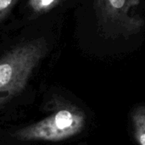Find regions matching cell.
Wrapping results in <instances>:
<instances>
[{
  "mask_svg": "<svg viewBox=\"0 0 145 145\" xmlns=\"http://www.w3.org/2000/svg\"><path fill=\"white\" fill-rule=\"evenodd\" d=\"M47 51V41L36 38L15 46L0 59V106L25 88Z\"/></svg>",
  "mask_w": 145,
  "mask_h": 145,
  "instance_id": "cell-1",
  "label": "cell"
},
{
  "mask_svg": "<svg viewBox=\"0 0 145 145\" xmlns=\"http://www.w3.org/2000/svg\"><path fill=\"white\" fill-rule=\"evenodd\" d=\"M86 119L75 108H62L48 117L16 130L13 137L20 141L59 142L80 133Z\"/></svg>",
  "mask_w": 145,
  "mask_h": 145,
  "instance_id": "cell-2",
  "label": "cell"
},
{
  "mask_svg": "<svg viewBox=\"0 0 145 145\" xmlns=\"http://www.w3.org/2000/svg\"><path fill=\"white\" fill-rule=\"evenodd\" d=\"M140 0H94V11L100 33L107 38L130 37L138 33L144 26L140 16L130 15Z\"/></svg>",
  "mask_w": 145,
  "mask_h": 145,
  "instance_id": "cell-3",
  "label": "cell"
},
{
  "mask_svg": "<svg viewBox=\"0 0 145 145\" xmlns=\"http://www.w3.org/2000/svg\"><path fill=\"white\" fill-rule=\"evenodd\" d=\"M134 137L139 145H145V106H138L132 113Z\"/></svg>",
  "mask_w": 145,
  "mask_h": 145,
  "instance_id": "cell-4",
  "label": "cell"
},
{
  "mask_svg": "<svg viewBox=\"0 0 145 145\" xmlns=\"http://www.w3.org/2000/svg\"><path fill=\"white\" fill-rule=\"evenodd\" d=\"M60 1L61 0H29L28 5L33 13L42 14L53 9Z\"/></svg>",
  "mask_w": 145,
  "mask_h": 145,
  "instance_id": "cell-5",
  "label": "cell"
},
{
  "mask_svg": "<svg viewBox=\"0 0 145 145\" xmlns=\"http://www.w3.org/2000/svg\"><path fill=\"white\" fill-rule=\"evenodd\" d=\"M18 0H0V21L6 17Z\"/></svg>",
  "mask_w": 145,
  "mask_h": 145,
  "instance_id": "cell-6",
  "label": "cell"
}]
</instances>
